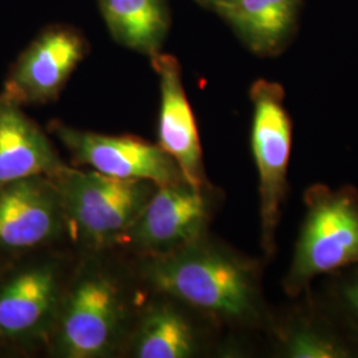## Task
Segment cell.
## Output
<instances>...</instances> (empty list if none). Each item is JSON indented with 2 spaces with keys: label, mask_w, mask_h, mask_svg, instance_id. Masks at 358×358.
Instances as JSON below:
<instances>
[{
  "label": "cell",
  "mask_w": 358,
  "mask_h": 358,
  "mask_svg": "<svg viewBox=\"0 0 358 358\" xmlns=\"http://www.w3.org/2000/svg\"><path fill=\"white\" fill-rule=\"evenodd\" d=\"M142 278L155 292L235 327L266 317L259 263L202 235L167 255L145 257Z\"/></svg>",
  "instance_id": "cell-1"
},
{
  "label": "cell",
  "mask_w": 358,
  "mask_h": 358,
  "mask_svg": "<svg viewBox=\"0 0 358 358\" xmlns=\"http://www.w3.org/2000/svg\"><path fill=\"white\" fill-rule=\"evenodd\" d=\"M131 329L122 282L109 269L87 264L65 288L48 341L59 357H110L127 345Z\"/></svg>",
  "instance_id": "cell-2"
},
{
  "label": "cell",
  "mask_w": 358,
  "mask_h": 358,
  "mask_svg": "<svg viewBox=\"0 0 358 358\" xmlns=\"http://www.w3.org/2000/svg\"><path fill=\"white\" fill-rule=\"evenodd\" d=\"M57 186L66 232L90 251L117 245L141 214L158 185L66 166L50 176Z\"/></svg>",
  "instance_id": "cell-3"
},
{
  "label": "cell",
  "mask_w": 358,
  "mask_h": 358,
  "mask_svg": "<svg viewBox=\"0 0 358 358\" xmlns=\"http://www.w3.org/2000/svg\"><path fill=\"white\" fill-rule=\"evenodd\" d=\"M306 217L282 287L291 297L308 292L317 276L358 266V192L313 185L304 194Z\"/></svg>",
  "instance_id": "cell-4"
},
{
  "label": "cell",
  "mask_w": 358,
  "mask_h": 358,
  "mask_svg": "<svg viewBox=\"0 0 358 358\" xmlns=\"http://www.w3.org/2000/svg\"><path fill=\"white\" fill-rule=\"evenodd\" d=\"M251 148L259 176L260 242L266 257L276 254V230L287 196V176L292 148V122L282 85L257 80L251 90Z\"/></svg>",
  "instance_id": "cell-5"
},
{
  "label": "cell",
  "mask_w": 358,
  "mask_h": 358,
  "mask_svg": "<svg viewBox=\"0 0 358 358\" xmlns=\"http://www.w3.org/2000/svg\"><path fill=\"white\" fill-rule=\"evenodd\" d=\"M214 206L211 186L198 187L186 179L159 185L117 245L143 257L174 252L205 235Z\"/></svg>",
  "instance_id": "cell-6"
},
{
  "label": "cell",
  "mask_w": 358,
  "mask_h": 358,
  "mask_svg": "<svg viewBox=\"0 0 358 358\" xmlns=\"http://www.w3.org/2000/svg\"><path fill=\"white\" fill-rule=\"evenodd\" d=\"M60 269L28 262L0 278V345L28 346L50 338L64 294Z\"/></svg>",
  "instance_id": "cell-7"
},
{
  "label": "cell",
  "mask_w": 358,
  "mask_h": 358,
  "mask_svg": "<svg viewBox=\"0 0 358 358\" xmlns=\"http://www.w3.org/2000/svg\"><path fill=\"white\" fill-rule=\"evenodd\" d=\"M52 131L77 165L90 166L103 176L142 179L155 185L183 180L178 164L158 143L131 136H106L55 122Z\"/></svg>",
  "instance_id": "cell-8"
},
{
  "label": "cell",
  "mask_w": 358,
  "mask_h": 358,
  "mask_svg": "<svg viewBox=\"0 0 358 358\" xmlns=\"http://www.w3.org/2000/svg\"><path fill=\"white\" fill-rule=\"evenodd\" d=\"M65 231L62 196L50 176L0 186V254L29 252L55 242Z\"/></svg>",
  "instance_id": "cell-9"
},
{
  "label": "cell",
  "mask_w": 358,
  "mask_h": 358,
  "mask_svg": "<svg viewBox=\"0 0 358 358\" xmlns=\"http://www.w3.org/2000/svg\"><path fill=\"white\" fill-rule=\"evenodd\" d=\"M87 52V41L78 31L51 27L20 55L3 93L20 105L50 103L64 88Z\"/></svg>",
  "instance_id": "cell-10"
},
{
  "label": "cell",
  "mask_w": 358,
  "mask_h": 358,
  "mask_svg": "<svg viewBox=\"0 0 358 358\" xmlns=\"http://www.w3.org/2000/svg\"><path fill=\"white\" fill-rule=\"evenodd\" d=\"M150 59L161 92L158 146L178 164L187 182L207 187L210 185L206 178L198 127L185 92L178 60L162 52Z\"/></svg>",
  "instance_id": "cell-11"
},
{
  "label": "cell",
  "mask_w": 358,
  "mask_h": 358,
  "mask_svg": "<svg viewBox=\"0 0 358 358\" xmlns=\"http://www.w3.org/2000/svg\"><path fill=\"white\" fill-rule=\"evenodd\" d=\"M65 166L23 105L0 94V186L16 179L52 176Z\"/></svg>",
  "instance_id": "cell-12"
},
{
  "label": "cell",
  "mask_w": 358,
  "mask_h": 358,
  "mask_svg": "<svg viewBox=\"0 0 358 358\" xmlns=\"http://www.w3.org/2000/svg\"><path fill=\"white\" fill-rule=\"evenodd\" d=\"M152 301L142 309L127 341L129 356L134 358H189L201 346L199 333L192 319L173 297Z\"/></svg>",
  "instance_id": "cell-13"
},
{
  "label": "cell",
  "mask_w": 358,
  "mask_h": 358,
  "mask_svg": "<svg viewBox=\"0 0 358 358\" xmlns=\"http://www.w3.org/2000/svg\"><path fill=\"white\" fill-rule=\"evenodd\" d=\"M301 0H232L217 11L244 45L259 56L284 50L294 34Z\"/></svg>",
  "instance_id": "cell-14"
},
{
  "label": "cell",
  "mask_w": 358,
  "mask_h": 358,
  "mask_svg": "<svg viewBox=\"0 0 358 358\" xmlns=\"http://www.w3.org/2000/svg\"><path fill=\"white\" fill-rule=\"evenodd\" d=\"M100 8L120 44L149 57L161 52L170 24L167 0H100Z\"/></svg>",
  "instance_id": "cell-15"
},
{
  "label": "cell",
  "mask_w": 358,
  "mask_h": 358,
  "mask_svg": "<svg viewBox=\"0 0 358 358\" xmlns=\"http://www.w3.org/2000/svg\"><path fill=\"white\" fill-rule=\"evenodd\" d=\"M282 353L291 358H346V348L334 334L313 324H299L284 333Z\"/></svg>",
  "instance_id": "cell-16"
},
{
  "label": "cell",
  "mask_w": 358,
  "mask_h": 358,
  "mask_svg": "<svg viewBox=\"0 0 358 358\" xmlns=\"http://www.w3.org/2000/svg\"><path fill=\"white\" fill-rule=\"evenodd\" d=\"M340 297L350 317L358 324V269L353 271L340 288Z\"/></svg>",
  "instance_id": "cell-17"
},
{
  "label": "cell",
  "mask_w": 358,
  "mask_h": 358,
  "mask_svg": "<svg viewBox=\"0 0 358 358\" xmlns=\"http://www.w3.org/2000/svg\"><path fill=\"white\" fill-rule=\"evenodd\" d=\"M196 1H199L201 4H203V6L208 7V8H211V10H215V8L219 7V6L226 4V3L232 1V0H196Z\"/></svg>",
  "instance_id": "cell-18"
}]
</instances>
